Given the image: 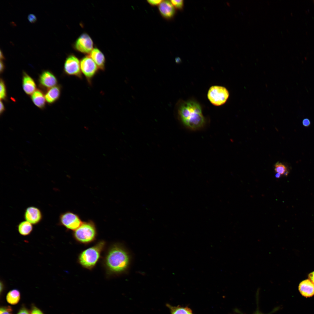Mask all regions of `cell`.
<instances>
[{"mask_svg": "<svg viewBox=\"0 0 314 314\" xmlns=\"http://www.w3.org/2000/svg\"><path fill=\"white\" fill-rule=\"evenodd\" d=\"M22 86L24 92L28 95H31L36 90V85L34 81L25 72H23Z\"/></svg>", "mask_w": 314, "mask_h": 314, "instance_id": "4fadbf2b", "label": "cell"}, {"mask_svg": "<svg viewBox=\"0 0 314 314\" xmlns=\"http://www.w3.org/2000/svg\"><path fill=\"white\" fill-rule=\"evenodd\" d=\"M170 1L175 8L179 9L182 8L183 5V0H171Z\"/></svg>", "mask_w": 314, "mask_h": 314, "instance_id": "cb8c5ba5", "label": "cell"}, {"mask_svg": "<svg viewBox=\"0 0 314 314\" xmlns=\"http://www.w3.org/2000/svg\"><path fill=\"white\" fill-rule=\"evenodd\" d=\"M309 279L314 284V271L310 273L308 275Z\"/></svg>", "mask_w": 314, "mask_h": 314, "instance_id": "4dcf8cb0", "label": "cell"}, {"mask_svg": "<svg viewBox=\"0 0 314 314\" xmlns=\"http://www.w3.org/2000/svg\"><path fill=\"white\" fill-rule=\"evenodd\" d=\"M163 0H148L147 2L151 6H154L159 5L161 3Z\"/></svg>", "mask_w": 314, "mask_h": 314, "instance_id": "4316f807", "label": "cell"}, {"mask_svg": "<svg viewBox=\"0 0 314 314\" xmlns=\"http://www.w3.org/2000/svg\"><path fill=\"white\" fill-rule=\"evenodd\" d=\"M5 110V107L4 104L2 101L1 100L0 101V115H1L4 111Z\"/></svg>", "mask_w": 314, "mask_h": 314, "instance_id": "f546056e", "label": "cell"}, {"mask_svg": "<svg viewBox=\"0 0 314 314\" xmlns=\"http://www.w3.org/2000/svg\"><path fill=\"white\" fill-rule=\"evenodd\" d=\"M20 298V292L17 289H13L9 291L6 296L7 302L12 305L17 304L19 301Z\"/></svg>", "mask_w": 314, "mask_h": 314, "instance_id": "ac0fdd59", "label": "cell"}, {"mask_svg": "<svg viewBox=\"0 0 314 314\" xmlns=\"http://www.w3.org/2000/svg\"><path fill=\"white\" fill-rule=\"evenodd\" d=\"M17 314H30V311L23 305L19 309Z\"/></svg>", "mask_w": 314, "mask_h": 314, "instance_id": "484cf974", "label": "cell"}, {"mask_svg": "<svg viewBox=\"0 0 314 314\" xmlns=\"http://www.w3.org/2000/svg\"><path fill=\"white\" fill-rule=\"evenodd\" d=\"M93 42L86 33L81 35L75 41L74 47L77 51L84 53H88L93 50Z\"/></svg>", "mask_w": 314, "mask_h": 314, "instance_id": "9c48e42d", "label": "cell"}, {"mask_svg": "<svg viewBox=\"0 0 314 314\" xmlns=\"http://www.w3.org/2000/svg\"><path fill=\"white\" fill-rule=\"evenodd\" d=\"M229 92L225 87L219 86H213L209 89L208 98L213 105L220 106L224 104L227 100Z\"/></svg>", "mask_w": 314, "mask_h": 314, "instance_id": "5b68a950", "label": "cell"}, {"mask_svg": "<svg viewBox=\"0 0 314 314\" xmlns=\"http://www.w3.org/2000/svg\"><path fill=\"white\" fill-rule=\"evenodd\" d=\"M178 113L183 124L192 129L200 128L204 124L201 107L195 102L189 101L183 103L179 106Z\"/></svg>", "mask_w": 314, "mask_h": 314, "instance_id": "6da1fadb", "label": "cell"}, {"mask_svg": "<svg viewBox=\"0 0 314 314\" xmlns=\"http://www.w3.org/2000/svg\"><path fill=\"white\" fill-rule=\"evenodd\" d=\"M5 59V58H4V56L3 55V54L2 52V51L1 50V51H0V59H1V60H3V59Z\"/></svg>", "mask_w": 314, "mask_h": 314, "instance_id": "836d02e7", "label": "cell"}, {"mask_svg": "<svg viewBox=\"0 0 314 314\" xmlns=\"http://www.w3.org/2000/svg\"><path fill=\"white\" fill-rule=\"evenodd\" d=\"M274 170L281 175L285 174L288 172L286 166L282 163L279 162H276L274 165Z\"/></svg>", "mask_w": 314, "mask_h": 314, "instance_id": "44dd1931", "label": "cell"}, {"mask_svg": "<svg viewBox=\"0 0 314 314\" xmlns=\"http://www.w3.org/2000/svg\"><path fill=\"white\" fill-rule=\"evenodd\" d=\"M31 99L34 105L41 109L45 107L46 100L45 95L41 90H36L31 95Z\"/></svg>", "mask_w": 314, "mask_h": 314, "instance_id": "e0dca14e", "label": "cell"}, {"mask_svg": "<svg viewBox=\"0 0 314 314\" xmlns=\"http://www.w3.org/2000/svg\"><path fill=\"white\" fill-rule=\"evenodd\" d=\"M80 67L81 72L89 84L97 73L99 68L90 56H85L81 60Z\"/></svg>", "mask_w": 314, "mask_h": 314, "instance_id": "ba28073f", "label": "cell"}, {"mask_svg": "<svg viewBox=\"0 0 314 314\" xmlns=\"http://www.w3.org/2000/svg\"><path fill=\"white\" fill-rule=\"evenodd\" d=\"M255 314H263V313H260V312H256V313Z\"/></svg>", "mask_w": 314, "mask_h": 314, "instance_id": "d590c367", "label": "cell"}, {"mask_svg": "<svg viewBox=\"0 0 314 314\" xmlns=\"http://www.w3.org/2000/svg\"><path fill=\"white\" fill-rule=\"evenodd\" d=\"M61 88L60 85H56L48 90L45 94L46 102L49 104L57 101L60 98Z\"/></svg>", "mask_w": 314, "mask_h": 314, "instance_id": "2e32d148", "label": "cell"}, {"mask_svg": "<svg viewBox=\"0 0 314 314\" xmlns=\"http://www.w3.org/2000/svg\"><path fill=\"white\" fill-rule=\"evenodd\" d=\"M32 224L26 221H22L17 225V229L19 233L23 236L30 235L33 230Z\"/></svg>", "mask_w": 314, "mask_h": 314, "instance_id": "d6986e66", "label": "cell"}, {"mask_svg": "<svg viewBox=\"0 0 314 314\" xmlns=\"http://www.w3.org/2000/svg\"><path fill=\"white\" fill-rule=\"evenodd\" d=\"M310 121L307 118L304 119L302 121V124L305 127H308L310 125Z\"/></svg>", "mask_w": 314, "mask_h": 314, "instance_id": "f1b7e54d", "label": "cell"}, {"mask_svg": "<svg viewBox=\"0 0 314 314\" xmlns=\"http://www.w3.org/2000/svg\"><path fill=\"white\" fill-rule=\"evenodd\" d=\"M90 57L99 68L102 71L105 69L106 60L104 54L98 48H94L90 52Z\"/></svg>", "mask_w": 314, "mask_h": 314, "instance_id": "9a60e30c", "label": "cell"}, {"mask_svg": "<svg viewBox=\"0 0 314 314\" xmlns=\"http://www.w3.org/2000/svg\"><path fill=\"white\" fill-rule=\"evenodd\" d=\"M38 82L42 88L48 90L57 85L58 80L52 72L46 70L42 72L40 75Z\"/></svg>", "mask_w": 314, "mask_h": 314, "instance_id": "30bf717a", "label": "cell"}, {"mask_svg": "<svg viewBox=\"0 0 314 314\" xmlns=\"http://www.w3.org/2000/svg\"><path fill=\"white\" fill-rule=\"evenodd\" d=\"M73 235L75 239L80 242L85 244L90 243L95 240L97 235L95 224L91 220L83 222L74 231Z\"/></svg>", "mask_w": 314, "mask_h": 314, "instance_id": "277c9868", "label": "cell"}, {"mask_svg": "<svg viewBox=\"0 0 314 314\" xmlns=\"http://www.w3.org/2000/svg\"><path fill=\"white\" fill-rule=\"evenodd\" d=\"M82 222L78 214L70 211L61 213L59 218V223L60 225L69 230H75Z\"/></svg>", "mask_w": 314, "mask_h": 314, "instance_id": "8992f818", "label": "cell"}, {"mask_svg": "<svg viewBox=\"0 0 314 314\" xmlns=\"http://www.w3.org/2000/svg\"><path fill=\"white\" fill-rule=\"evenodd\" d=\"M166 306L170 309V314H193L191 310L187 307L173 306L168 304Z\"/></svg>", "mask_w": 314, "mask_h": 314, "instance_id": "ffe728a7", "label": "cell"}, {"mask_svg": "<svg viewBox=\"0 0 314 314\" xmlns=\"http://www.w3.org/2000/svg\"><path fill=\"white\" fill-rule=\"evenodd\" d=\"M0 100H5L7 97L6 89L4 82L1 78L0 79Z\"/></svg>", "mask_w": 314, "mask_h": 314, "instance_id": "7402d4cb", "label": "cell"}, {"mask_svg": "<svg viewBox=\"0 0 314 314\" xmlns=\"http://www.w3.org/2000/svg\"><path fill=\"white\" fill-rule=\"evenodd\" d=\"M28 19L29 22L31 23H34L37 21V18L35 15L33 14H30L28 16Z\"/></svg>", "mask_w": 314, "mask_h": 314, "instance_id": "83f0119b", "label": "cell"}, {"mask_svg": "<svg viewBox=\"0 0 314 314\" xmlns=\"http://www.w3.org/2000/svg\"><path fill=\"white\" fill-rule=\"evenodd\" d=\"M281 175L280 174L277 173L276 174L275 176L276 178H279L280 177Z\"/></svg>", "mask_w": 314, "mask_h": 314, "instance_id": "e575fe53", "label": "cell"}, {"mask_svg": "<svg viewBox=\"0 0 314 314\" xmlns=\"http://www.w3.org/2000/svg\"><path fill=\"white\" fill-rule=\"evenodd\" d=\"M63 69L65 74L67 75L74 76L80 79L82 78L80 61L74 55L70 54L66 58Z\"/></svg>", "mask_w": 314, "mask_h": 314, "instance_id": "52a82bcc", "label": "cell"}, {"mask_svg": "<svg viewBox=\"0 0 314 314\" xmlns=\"http://www.w3.org/2000/svg\"><path fill=\"white\" fill-rule=\"evenodd\" d=\"M299 290L303 296L311 297L314 295V284L309 279L304 280L300 283Z\"/></svg>", "mask_w": 314, "mask_h": 314, "instance_id": "5bb4252c", "label": "cell"}, {"mask_svg": "<svg viewBox=\"0 0 314 314\" xmlns=\"http://www.w3.org/2000/svg\"><path fill=\"white\" fill-rule=\"evenodd\" d=\"M0 73H1L3 72L5 69V65L2 60H1L0 61Z\"/></svg>", "mask_w": 314, "mask_h": 314, "instance_id": "1f68e13d", "label": "cell"}, {"mask_svg": "<svg viewBox=\"0 0 314 314\" xmlns=\"http://www.w3.org/2000/svg\"><path fill=\"white\" fill-rule=\"evenodd\" d=\"M4 286L3 284V283L1 282V283H0V293L1 296V294L3 293V289H4Z\"/></svg>", "mask_w": 314, "mask_h": 314, "instance_id": "d6a6232c", "label": "cell"}, {"mask_svg": "<svg viewBox=\"0 0 314 314\" xmlns=\"http://www.w3.org/2000/svg\"><path fill=\"white\" fill-rule=\"evenodd\" d=\"M130 262L129 256L126 250L118 245L113 246L106 256L105 263L108 270L114 274L125 271Z\"/></svg>", "mask_w": 314, "mask_h": 314, "instance_id": "7a4b0ae2", "label": "cell"}, {"mask_svg": "<svg viewBox=\"0 0 314 314\" xmlns=\"http://www.w3.org/2000/svg\"><path fill=\"white\" fill-rule=\"evenodd\" d=\"M158 8L161 16L167 19H172L175 13V7L170 1L163 0L159 5Z\"/></svg>", "mask_w": 314, "mask_h": 314, "instance_id": "7c38bea8", "label": "cell"}, {"mask_svg": "<svg viewBox=\"0 0 314 314\" xmlns=\"http://www.w3.org/2000/svg\"><path fill=\"white\" fill-rule=\"evenodd\" d=\"M0 314H13V311L10 306H1L0 308Z\"/></svg>", "mask_w": 314, "mask_h": 314, "instance_id": "603a6c76", "label": "cell"}, {"mask_svg": "<svg viewBox=\"0 0 314 314\" xmlns=\"http://www.w3.org/2000/svg\"><path fill=\"white\" fill-rule=\"evenodd\" d=\"M24 218L26 221L32 224L36 225L42 220L43 215L42 212L38 208L30 206L25 210Z\"/></svg>", "mask_w": 314, "mask_h": 314, "instance_id": "8fae6325", "label": "cell"}, {"mask_svg": "<svg viewBox=\"0 0 314 314\" xmlns=\"http://www.w3.org/2000/svg\"><path fill=\"white\" fill-rule=\"evenodd\" d=\"M30 314H44V313L40 308L33 304L31 306Z\"/></svg>", "mask_w": 314, "mask_h": 314, "instance_id": "d4e9b609", "label": "cell"}, {"mask_svg": "<svg viewBox=\"0 0 314 314\" xmlns=\"http://www.w3.org/2000/svg\"><path fill=\"white\" fill-rule=\"evenodd\" d=\"M105 245V242L101 241L82 251L78 258L79 263L86 269L93 268L98 261Z\"/></svg>", "mask_w": 314, "mask_h": 314, "instance_id": "3957f363", "label": "cell"}]
</instances>
